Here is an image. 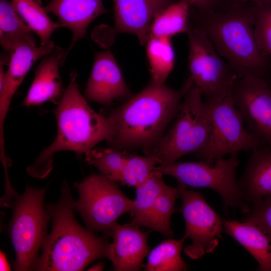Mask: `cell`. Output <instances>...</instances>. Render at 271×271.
<instances>
[{"mask_svg":"<svg viewBox=\"0 0 271 271\" xmlns=\"http://www.w3.org/2000/svg\"><path fill=\"white\" fill-rule=\"evenodd\" d=\"M51 40L45 45L23 44L10 53L11 57L5 78L0 82V143L5 144V120L13 98L27 74L39 59L50 53L55 48Z\"/></svg>","mask_w":271,"mask_h":271,"instance_id":"5bb4252c","label":"cell"},{"mask_svg":"<svg viewBox=\"0 0 271 271\" xmlns=\"http://www.w3.org/2000/svg\"><path fill=\"white\" fill-rule=\"evenodd\" d=\"M44 8L58 18L60 27L67 28L72 32L65 60L76 42L85 36L89 25L108 12L103 0H51Z\"/></svg>","mask_w":271,"mask_h":271,"instance_id":"e0dca14e","label":"cell"},{"mask_svg":"<svg viewBox=\"0 0 271 271\" xmlns=\"http://www.w3.org/2000/svg\"><path fill=\"white\" fill-rule=\"evenodd\" d=\"M189 76L182 87L174 89L151 81L139 93L105 115L113 128L106 142L120 151L149 150L162 138L174 119L183 98L192 84Z\"/></svg>","mask_w":271,"mask_h":271,"instance_id":"6da1fadb","label":"cell"},{"mask_svg":"<svg viewBox=\"0 0 271 271\" xmlns=\"http://www.w3.org/2000/svg\"><path fill=\"white\" fill-rule=\"evenodd\" d=\"M163 174L155 170L151 176L136 188V198L130 211V223L149 228L152 213L156 200L166 186Z\"/></svg>","mask_w":271,"mask_h":271,"instance_id":"603a6c76","label":"cell"},{"mask_svg":"<svg viewBox=\"0 0 271 271\" xmlns=\"http://www.w3.org/2000/svg\"><path fill=\"white\" fill-rule=\"evenodd\" d=\"M0 270H10L11 267L7 259L5 254L1 251L0 253Z\"/></svg>","mask_w":271,"mask_h":271,"instance_id":"836d02e7","label":"cell"},{"mask_svg":"<svg viewBox=\"0 0 271 271\" xmlns=\"http://www.w3.org/2000/svg\"><path fill=\"white\" fill-rule=\"evenodd\" d=\"M104 263L102 262L98 263L93 266L90 270H101L103 268Z\"/></svg>","mask_w":271,"mask_h":271,"instance_id":"e575fe53","label":"cell"},{"mask_svg":"<svg viewBox=\"0 0 271 271\" xmlns=\"http://www.w3.org/2000/svg\"><path fill=\"white\" fill-rule=\"evenodd\" d=\"M244 221L251 222L271 238V194L264 196L252 203Z\"/></svg>","mask_w":271,"mask_h":271,"instance_id":"4dcf8cb0","label":"cell"},{"mask_svg":"<svg viewBox=\"0 0 271 271\" xmlns=\"http://www.w3.org/2000/svg\"><path fill=\"white\" fill-rule=\"evenodd\" d=\"M224 231L243 246L255 259L258 270L271 271V238L254 223L224 220Z\"/></svg>","mask_w":271,"mask_h":271,"instance_id":"ffe728a7","label":"cell"},{"mask_svg":"<svg viewBox=\"0 0 271 271\" xmlns=\"http://www.w3.org/2000/svg\"><path fill=\"white\" fill-rule=\"evenodd\" d=\"M189 77L206 100L231 94L238 79L231 66L219 55L204 32L191 22L187 33Z\"/></svg>","mask_w":271,"mask_h":271,"instance_id":"9c48e42d","label":"cell"},{"mask_svg":"<svg viewBox=\"0 0 271 271\" xmlns=\"http://www.w3.org/2000/svg\"><path fill=\"white\" fill-rule=\"evenodd\" d=\"M238 186L244 203L271 194V147L265 145L252 151Z\"/></svg>","mask_w":271,"mask_h":271,"instance_id":"d6986e66","label":"cell"},{"mask_svg":"<svg viewBox=\"0 0 271 271\" xmlns=\"http://www.w3.org/2000/svg\"><path fill=\"white\" fill-rule=\"evenodd\" d=\"M231 96L249 131L271 147V87L264 77L238 78Z\"/></svg>","mask_w":271,"mask_h":271,"instance_id":"7c38bea8","label":"cell"},{"mask_svg":"<svg viewBox=\"0 0 271 271\" xmlns=\"http://www.w3.org/2000/svg\"><path fill=\"white\" fill-rule=\"evenodd\" d=\"M79 198L74 208L83 219L86 227L94 232L110 236L117 219L130 212L133 200L127 197L116 182L101 173L92 174L74 184Z\"/></svg>","mask_w":271,"mask_h":271,"instance_id":"ba28073f","label":"cell"},{"mask_svg":"<svg viewBox=\"0 0 271 271\" xmlns=\"http://www.w3.org/2000/svg\"><path fill=\"white\" fill-rule=\"evenodd\" d=\"M16 11L40 40V45L49 42L53 33L60 27L59 22L53 21L44 7L35 0H12Z\"/></svg>","mask_w":271,"mask_h":271,"instance_id":"484cf974","label":"cell"},{"mask_svg":"<svg viewBox=\"0 0 271 271\" xmlns=\"http://www.w3.org/2000/svg\"><path fill=\"white\" fill-rule=\"evenodd\" d=\"M110 148L92 149L85 154L86 162L108 179L119 182L129 154Z\"/></svg>","mask_w":271,"mask_h":271,"instance_id":"83f0119b","label":"cell"},{"mask_svg":"<svg viewBox=\"0 0 271 271\" xmlns=\"http://www.w3.org/2000/svg\"><path fill=\"white\" fill-rule=\"evenodd\" d=\"M69 84L54 111L57 124L56 137L27 169L32 177L43 179L51 172L53 155L70 151L80 157L113 134L112 126L105 115L96 112L79 89L77 74L70 73Z\"/></svg>","mask_w":271,"mask_h":271,"instance_id":"3957f363","label":"cell"},{"mask_svg":"<svg viewBox=\"0 0 271 271\" xmlns=\"http://www.w3.org/2000/svg\"><path fill=\"white\" fill-rule=\"evenodd\" d=\"M36 45L30 28L15 9L12 2L0 0V44L11 52L23 44Z\"/></svg>","mask_w":271,"mask_h":271,"instance_id":"7402d4cb","label":"cell"},{"mask_svg":"<svg viewBox=\"0 0 271 271\" xmlns=\"http://www.w3.org/2000/svg\"><path fill=\"white\" fill-rule=\"evenodd\" d=\"M202 91L193 83L185 94L174 121L160 140L143 151L156 158L158 165L176 162L196 153L206 143L211 129V108Z\"/></svg>","mask_w":271,"mask_h":271,"instance_id":"5b68a950","label":"cell"},{"mask_svg":"<svg viewBox=\"0 0 271 271\" xmlns=\"http://www.w3.org/2000/svg\"><path fill=\"white\" fill-rule=\"evenodd\" d=\"M74 198L66 181L61 185L58 200L47 205L52 221L33 270L79 271L93 261L106 257L109 243L107 236H99L82 227L76 220Z\"/></svg>","mask_w":271,"mask_h":271,"instance_id":"7a4b0ae2","label":"cell"},{"mask_svg":"<svg viewBox=\"0 0 271 271\" xmlns=\"http://www.w3.org/2000/svg\"><path fill=\"white\" fill-rule=\"evenodd\" d=\"M158 165V159L153 156L129 154L119 182L123 185L137 188L151 176Z\"/></svg>","mask_w":271,"mask_h":271,"instance_id":"f1b7e54d","label":"cell"},{"mask_svg":"<svg viewBox=\"0 0 271 271\" xmlns=\"http://www.w3.org/2000/svg\"><path fill=\"white\" fill-rule=\"evenodd\" d=\"M206 101L211 108V129L205 145L194 154L199 160L218 159L267 145L257 135L244 128V120L231 94L218 100Z\"/></svg>","mask_w":271,"mask_h":271,"instance_id":"30bf717a","label":"cell"},{"mask_svg":"<svg viewBox=\"0 0 271 271\" xmlns=\"http://www.w3.org/2000/svg\"><path fill=\"white\" fill-rule=\"evenodd\" d=\"M179 196L178 186L173 187L166 185L157 199L152 213L149 229L169 238L172 237L173 233L170 227V221L176 211L175 202Z\"/></svg>","mask_w":271,"mask_h":271,"instance_id":"4316f807","label":"cell"},{"mask_svg":"<svg viewBox=\"0 0 271 271\" xmlns=\"http://www.w3.org/2000/svg\"><path fill=\"white\" fill-rule=\"evenodd\" d=\"M191 21L204 32L238 78L264 77L267 63L254 34L253 4H230L205 15H191Z\"/></svg>","mask_w":271,"mask_h":271,"instance_id":"277c9868","label":"cell"},{"mask_svg":"<svg viewBox=\"0 0 271 271\" xmlns=\"http://www.w3.org/2000/svg\"><path fill=\"white\" fill-rule=\"evenodd\" d=\"M238 165L237 154H234L227 159L175 162L158 165L155 170L174 178L178 183L187 187L213 190L220 195L226 208L238 207L246 214L250 208L243 201L236 179Z\"/></svg>","mask_w":271,"mask_h":271,"instance_id":"52a82bcc","label":"cell"},{"mask_svg":"<svg viewBox=\"0 0 271 271\" xmlns=\"http://www.w3.org/2000/svg\"><path fill=\"white\" fill-rule=\"evenodd\" d=\"M182 205L178 211L182 213L186 229L183 235L192 243L184 248V253L193 259L212 252L221 238L223 222L199 192L188 189L178 183Z\"/></svg>","mask_w":271,"mask_h":271,"instance_id":"8fae6325","label":"cell"},{"mask_svg":"<svg viewBox=\"0 0 271 271\" xmlns=\"http://www.w3.org/2000/svg\"><path fill=\"white\" fill-rule=\"evenodd\" d=\"M47 189L27 184L22 195L18 194L13 199L9 233L16 254V270H33L47 235L50 216L44 206Z\"/></svg>","mask_w":271,"mask_h":271,"instance_id":"8992f818","label":"cell"},{"mask_svg":"<svg viewBox=\"0 0 271 271\" xmlns=\"http://www.w3.org/2000/svg\"><path fill=\"white\" fill-rule=\"evenodd\" d=\"M145 45L151 81L157 84H165L175 64V54L171 39L151 38L147 40Z\"/></svg>","mask_w":271,"mask_h":271,"instance_id":"cb8c5ba5","label":"cell"},{"mask_svg":"<svg viewBox=\"0 0 271 271\" xmlns=\"http://www.w3.org/2000/svg\"><path fill=\"white\" fill-rule=\"evenodd\" d=\"M121 70L109 50L96 52L84 96L87 101L108 105L131 95Z\"/></svg>","mask_w":271,"mask_h":271,"instance_id":"4fadbf2b","label":"cell"},{"mask_svg":"<svg viewBox=\"0 0 271 271\" xmlns=\"http://www.w3.org/2000/svg\"><path fill=\"white\" fill-rule=\"evenodd\" d=\"M184 237L178 240L168 238L163 240L150 251L146 271H182L187 270V265L181 257Z\"/></svg>","mask_w":271,"mask_h":271,"instance_id":"d4e9b609","label":"cell"},{"mask_svg":"<svg viewBox=\"0 0 271 271\" xmlns=\"http://www.w3.org/2000/svg\"><path fill=\"white\" fill-rule=\"evenodd\" d=\"M176 0H112L114 30L132 34L142 45L148 40L150 26L155 16Z\"/></svg>","mask_w":271,"mask_h":271,"instance_id":"2e32d148","label":"cell"},{"mask_svg":"<svg viewBox=\"0 0 271 271\" xmlns=\"http://www.w3.org/2000/svg\"><path fill=\"white\" fill-rule=\"evenodd\" d=\"M191 25V10L183 0H176L160 11L153 19L149 29L151 38H172L187 34Z\"/></svg>","mask_w":271,"mask_h":271,"instance_id":"44dd1931","label":"cell"},{"mask_svg":"<svg viewBox=\"0 0 271 271\" xmlns=\"http://www.w3.org/2000/svg\"><path fill=\"white\" fill-rule=\"evenodd\" d=\"M253 29L261 52L271 56V4L253 5Z\"/></svg>","mask_w":271,"mask_h":271,"instance_id":"f546056e","label":"cell"},{"mask_svg":"<svg viewBox=\"0 0 271 271\" xmlns=\"http://www.w3.org/2000/svg\"><path fill=\"white\" fill-rule=\"evenodd\" d=\"M228 5L232 4H251L256 5L271 4V0H226Z\"/></svg>","mask_w":271,"mask_h":271,"instance_id":"d6a6232c","label":"cell"},{"mask_svg":"<svg viewBox=\"0 0 271 271\" xmlns=\"http://www.w3.org/2000/svg\"><path fill=\"white\" fill-rule=\"evenodd\" d=\"M190 6L191 15L203 16L220 9L226 0H183Z\"/></svg>","mask_w":271,"mask_h":271,"instance_id":"1f68e13d","label":"cell"},{"mask_svg":"<svg viewBox=\"0 0 271 271\" xmlns=\"http://www.w3.org/2000/svg\"><path fill=\"white\" fill-rule=\"evenodd\" d=\"M65 52L60 47L44 56L35 71L34 78L22 104L37 106L51 101L59 103L63 90L60 67L65 62Z\"/></svg>","mask_w":271,"mask_h":271,"instance_id":"ac0fdd59","label":"cell"},{"mask_svg":"<svg viewBox=\"0 0 271 271\" xmlns=\"http://www.w3.org/2000/svg\"><path fill=\"white\" fill-rule=\"evenodd\" d=\"M112 242L109 243L107 258L116 271H137L143 267L150 249L149 232L133 224L116 223L111 229Z\"/></svg>","mask_w":271,"mask_h":271,"instance_id":"9a60e30c","label":"cell"}]
</instances>
